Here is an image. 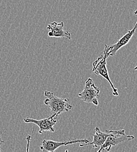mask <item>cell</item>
<instances>
[{"label": "cell", "mask_w": 137, "mask_h": 152, "mask_svg": "<svg viewBox=\"0 0 137 152\" xmlns=\"http://www.w3.org/2000/svg\"><path fill=\"white\" fill-rule=\"evenodd\" d=\"M44 95L46 98L44 103L50 108V116L57 117L59 114L68 112L73 108L68 99L59 98L53 93L48 91H45Z\"/></svg>", "instance_id": "obj_1"}, {"label": "cell", "mask_w": 137, "mask_h": 152, "mask_svg": "<svg viewBox=\"0 0 137 152\" xmlns=\"http://www.w3.org/2000/svg\"><path fill=\"white\" fill-rule=\"evenodd\" d=\"M134 139V136H133L126 135L125 134V130L124 129L116 131H112V134L107 138L106 142L100 148L98 152H101L104 150H106L107 152H109L112 147L124 142L133 140Z\"/></svg>", "instance_id": "obj_2"}, {"label": "cell", "mask_w": 137, "mask_h": 152, "mask_svg": "<svg viewBox=\"0 0 137 152\" xmlns=\"http://www.w3.org/2000/svg\"><path fill=\"white\" fill-rule=\"evenodd\" d=\"M99 93L100 88L95 85L91 78H89L85 82L84 89L79 94L78 96L83 102L92 103L95 105H98V96Z\"/></svg>", "instance_id": "obj_3"}, {"label": "cell", "mask_w": 137, "mask_h": 152, "mask_svg": "<svg viewBox=\"0 0 137 152\" xmlns=\"http://www.w3.org/2000/svg\"><path fill=\"white\" fill-rule=\"evenodd\" d=\"M107 57H108L105 55H100V56H99L98 58L92 64V72L95 74L102 76L103 78L106 79L112 88L113 95L118 96L119 94L118 93V90L116 88H115L109 75L108 70L106 66V59Z\"/></svg>", "instance_id": "obj_4"}, {"label": "cell", "mask_w": 137, "mask_h": 152, "mask_svg": "<svg viewBox=\"0 0 137 152\" xmlns=\"http://www.w3.org/2000/svg\"><path fill=\"white\" fill-rule=\"evenodd\" d=\"M137 29V22L133 28V29L129 31L125 35H124L122 38L118 40L117 42L115 44H113L110 46H107L105 45L104 49V55L109 56H113L116 55V52L122 47L127 45L130 42V39L134 35Z\"/></svg>", "instance_id": "obj_5"}, {"label": "cell", "mask_w": 137, "mask_h": 152, "mask_svg": "<svg viewBox=\"0 0 137 152\" xmlns=\"http://www.w3.org/2000/svg\"><path fill=\"white\" fill-rule=\"evenodd\" d=\"M56 118V117L50 116L49 118L41 120H38L32 118H26L23 120V121L26 124L32 123L33 124L38 126L39 128V133L40 134H42L46 131L54 132V129L53 126L56 125V124L57 122Z\"/></svg>", "instance_id": "obj_6"}, {"label": "cell", "mask_w": 137, "mask_h": 152, "mask_svg": "<svg viewBox=\"0 0 137 152\" xmlns=\"http://www.w3.org/2000/svg\"><path fill=\"white\" fill-rule=\"evenodd\" d=\"M89 142L87 139H81V140H75L70 141H65L62 142H55L51 140H44L42 142L41 145L40 146V149L43 152H53L60 146H67L68 145H72L74 143H86Z\"/></svg>", "instance_id": "obj_7"}, {"label": "cell", "mask_w": 137, "mask_h": 152, "mask_svg": "<svg viewBox=\"0 0 137 152\" xmlns=\"http://www.w3.org/2000/svg\"><path fill=\"white\" fill-rule=\"evenodd\" d=\"M63 28L64 22H62L59 23L53 22L50 24H49L47 26V29L50 31L48 32V36L49 37L66 38L68 39H71V34L64 31Z\"/></svg>", "instance_id": "obj_8"}, {"label": "cell", "mask_w": 137, "mask_h": 152, "mask_svg": "<svg viewBox=\"0 0 137 152\" xmlns=\"http://www.w3.org/2000/svg\"><path fill=\"white\" fill-rule=\"evenodd\" d=\"M106 132H107V133L101 132L98 127H96L95 133L92 134L94 137L93 141L92 142H88L86 143H80L79 145L80 147H83L88 145H92L93 148H100L106 142L107 138L112 134V131L106 130Z\"/></svg>", "instance_id": "obj_9"}, {"label": "cell", "mask_w": 137, "mask_h": 152, "mask_svg": "<svg viewBox=\"0 0 137 152\" xmlns=\"http://www.w3.org/2000/svg\"><path fill=\"white\" fill-rule=\"evenodd\" d=\"M30 137H31L30 135H28V136H27V139L28 140V146H27V150H26V151H27V152H28V151H29V142H30Z\"/></svg>", "instance_id": "obj_10"}, {"label": "cell", "mask_w": 137, "mask_h": 152, "mask_svg": "<svg viewBox=\"0 0 137 152\" xmlns=\"http://www.w3.org/2000/svg\"><path fill=\"white\" fill-rule=\"evenodd\" d=\"M5 143V142L4 140H2V138H1V136L0 134V152L1 151V146Z\"/></svg>", "instance_id": "obj_11"}, {"label": "cell", "mask_w": 137, "mask_h": 152, "mask_svg": "<svg viewBox=\"0 0 137 152\" xmlns=\"http://www.w3.org/2000/svg\"><path fill=\"white\" fill-rule=\"evenodd\" d=\"M132 2H134V3H136V4H137V2H136V1H132ZM134 15H136V16H137V10H136V11H135V12H134Z\"/></svg>", "instance_id": "obj_12"}, {"label": "cell", "mask_w": 137, "mask_h": 152, "mask_svg": "<svg viewBox=\"0 0 137 152\" xmlns=\"http://www.w3.org/2000/svg\"><path fill=\"white\" fill-rule=\"evenodd\" d=\"M134 70H137V66H136V67H135V68H134Z\"/></svg>", "instance_id": "obj_13"}]
</instances>
